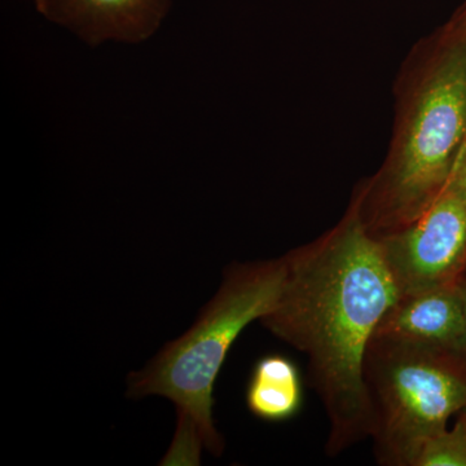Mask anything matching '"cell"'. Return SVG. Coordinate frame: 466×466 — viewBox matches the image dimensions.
I'll use <instances>...</instances> for the list:
<instances>
[{
  "label": "cell",
  "instance_id": "cell-1",
  "mask_svg": "<svg viewBox=\"0 0 466 466\" xmlns=\"http://www.w3.org/2000/svg\"><path fill=\"white\" fill-rule=\"evenodd\" d=\"M283 258V289L259 321L308 357L309 381L328 419L325 452L334 458L372 433L364 366L377 327L400 291L381 244L359 214Z\"/></svg>",
  "mask_w": 466,
  "mask_h": 466
},
{
  "label": "cell",
  "instance_id": "cell-2",
  "mask_svg": "<svg viewBox=\"0 0 466 466\" xmlns=\"http://www.w3.org/2000/svg\"><path fill=\"white\" fill-rule=\"evenodd\" d=\"M284 279V258L229 266L195 324L128 377V397L159 395L177 408V431L162 465H198L202 451L219 456L225 450L214 425L218 376L248 325L274 308Z\"/></svg>",
  "mask_w": 466,
  "mask_h": 466
},
{
  "label": "cell",
  "instance_id": "cell-3",
  "mask_svg": "<svg viewBox=\"0 0 466 466\" xmlns=\"http://www.w3.org/2000/svg\"><path fill=\"white\" fill-rule=\"evenodd\" d=\"M462 350L373 336L364 380L380 465L413 466L426 441L466 408Z\"/></svg>",
  "mask_w": 466,
  "mask_h": 466
},
{
  "label": "cell",
  "instance_id": "cell-4",
  "mask_svg": "<svg viewBox=\"0 0 466 466\" xmlns=\"http://www.w3.org/2000/svg\"><path fill=\"white\" fill-rule=\"evenodd\" d=\"M465 134L466 50L459 48L425 82L386 179L382 202L392 232L412 222L443 191Z\"/></svg>",
  "mask_w": 466,
  "mask_h": 466
},
{
  "label": "cell",
  "instance_id": "cell-5",
  "mask_svg": "<svg viewBox=\"0 0 466 466\" xmlns=\"http://www.w3.org/2000/svg\"><path fill=\"white\" fill-rule=\"evenodd\" d=\"M379 241L400 296L459 283L466 265V204L444 187L412 222Z\"/></svg>",
  "mask_w": 466,
  "mask_h": 466
},
{
  "label": "cell",
  "instance_id": "cell-6",
  "mask_svg": "<svg viewBox=\"0 0 466 466\" xmlns=\"http://www.w3.org/2000/svg\"><path fill=\"white\" fill-rule=\"evenodd\" d=\"M39 14L90 45L106 39L142 42L164 20L170 0H35Z\"/></svg>",
  "mask_w": 466,
  "mask_h": 466
},
{
  "label": "cell",
  "instance_id": "cell-7",
  "mask_svg": "<svg viewBox=\"0 0 466 466\" xmlns=\"http://www.w3.org/2000/svg\"><path fill=\"white\" fill-rule=\"evenodd\" d=\"M460 281L403 294L386 312L375 336L394 341L461 350L465 312Z\"/></svg>",
  "mask_w": 466,
  "mask_h": 466
},
{
  "label": "cell",
  "instance_id": "cell-8",
  "mask_svg": "<svg viewBox=\"0 0 466 466\" xmlns=\"http://www.w3.org/2000/svg\"><path fill=\"white\" fill-rule=\"evenodd\" d=\"M251 415L266 422L289 421L303 404L299 368L283 354H267L251 370L247 386Z\"/></svg>",
  "mask_w": 466,
  "mask_h": 466
},
{
  "label": "cell",
  "instance_id": "cell-9",
  "mask_svg": "<svg viewBox=\"0 0 466 466\" xmlns=\"http://www.w3.org/2000/svg\"><path fill=\"white\" fill-rule=\"evenodd\" d=\"M413 466H466V408L452 431L426 441Z\"/></svg>",
  "mask_w": 466,
  "mask_h": 466
},
{
  "label": "cell",
  "instance_id": "cell-10",
  "mask_svg": "<svg viewBox=\"0 0 466 466\" xmlns=\"http://www.w3.org/2000/svg\"><path fill=\"white\" fill-rule=\"evenodd\" d=\"M447 188L456 193L466 204V152L462 157L453 165L452 173L450 175Z\"/></svg>",
  "mask_w": 466,
  "mask_h": 466
},
{
  "label": "cell",
  "instance_id": "cell-11",
  "mask_svg": "<svg viewBox=\"0 0 466 466\" xmlns=\"http://www.w3.org/2000/svg\"><path fill=\"white\" fill-rule=\"evenodd\" d=\"M460 288H461L462 299H464V312H465V333L464 341H462L461 350L466 352V283L460 281Z\"/></svg>",
  "mask_w": 466,
  "mask_h": 466
}]
</instances>
